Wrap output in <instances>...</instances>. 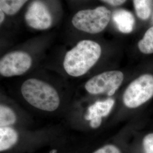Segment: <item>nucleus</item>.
Returning <instances> with one entry per match:
<instances>
[{"label":"nucleus","instance_id":"9d476101","mask_svg":"<svg viewBox=\"0 0 153 153\" xmlns=\"http://www.w3.org/2000/svg\"><path fill=\"white\" fill-rule=\"evenodd\" d=\"M112 20L118 30L123 33H131L135 25V19L133 14L126 9L115 10L112 15Z\"/></svg>","mask_w":153,"mask_h":153},{"label":"nucleus","instance_id":"f8f14e48","mask_svg":"<svg viewBox=\"0 0 153 153\" xmlns=\"http://www.w3.org/2000/svg\"><path fill=\"white\" fill-rule=\"evenodd\" d=\"M29 0H0V10L7 16L17 14Z\"/></svg>","mask_w":153,"mask_h":153},{"label":"nucleus","instance_id":"7ed1b4c3","mask_svg":"<svg viewBox=\"0 0 153 153\" xmlns=\"http://www.w3.org/2000/svg\"><path fill=\"white\" fill-rule=\"evenodd\" d=\"M112 16L111 12L103 6L94 9L77 11L71 19V24L76 30L83 33L97 34L108 26Z\"/></svg>","mask_w":153,"mask_h":153},{"label":"nucleus","instance_id":"ddd939ff","mask_svg":"<svg viewBox=\"0 0 153 153\" xmlns=\"http://www.w3.org/2000/svg\"><path fill=\"white\" fill-rule=\"evenodd\" d=\"M133 5L137 16L146 20L150 16L153 0H133Z\"/></svg>","mask_w":153,"mask_h":153},{"label":"nucleus","instance_id":"a211bd4d","mask_svg":"<svg viewBox=\"0 0 153 153\" xmlns=\"http://www.w3.org/2000/svg\"><path fill=\"white\" fill-rule=\"evenodd\" d=\"M0 15H1V16H0V23H1V25H2L5 21V15H6V14L2 10H0Z\"/></svg>","mask_w":153,"mask_h":153},{"label":"nucleus","instance_id":"1a4fd4ad","mask_svg":"<svg viewBox=\"0 0 153 153\" xmlns=\"http://www.w3.org/2000/svg\"><path fill=\"white\" fill-rule=\"evenodd\" d=\"M20 134L14 126L0 127V152L7 153L16 148Z\"/></svg>","mask_w":153,"mask_h":153},{"label":"nucleus","instance_id":"0eeeda50","mask_svg":"<svg viewBox=\"0 0 153 153\" xmlns=\"http://www.w3.org/2000/svg\"><path fill=\"white\" fill-rule=\"evenodd\" d=\"M28 26L36 30H46L51 27L53 17L46 4L42 0H33L25 14Z\"/></svg>","mask_w":153,"mask_h":153},{"label":"nucleus","instance_id":"39448f33","mask_svg":"<svg viewBox=\"0 0 153 153\" xmlns=\"http://www.w3.org/2000/svg\"><path fill=\"white\" fill-rule=\"evenodd\" d=\"M124 79L123 72L111 71L92 76L85 83L86 92L91 95L106 94L111 97L120 87Z\"/></svg>","mask_w":153,"mask_h":153},{"label":"nucleus","instance_id":"f257e3e1","mask_svg":"<svg viewBox=\"0 0 153 153\" xmlns=\"http://www.w3.org/2000/svg\"><path fill=\"white\" fill-rule=\"evenodd\" d=\"M101 55L100 44L91 40H82L66 52L63 60L64 69L69 76L81 77L97 64Z\"/></svg>","mask_w":153,"mask_h":153},{"label":"nucleus","instance_id":"20e7f679","mask_svg":"<svg viewBox=\"0 0 153 153\" xmlns=\"http://www.w3.org/2000/svg\"><path fill=\"white\" fill-rule=\"evenodd\" d=\"M153 97V76L145 74L138 76L128 86L123 94L124 104L129 108H136Z\"/></svg>","mask_w":153,"mask_h":153},{"label":"nucleus","instance_id":"f3484780","mask_svg":"<svg viewBox=\"0 0 153 153\" xmlns=\"http://www.w3.org/2000/svg\"><path fill=\"white\" fill-rule=\"evenodd\" d=\"M101 1L106 3L109 5L112 6H118L123 5L126 2V0H100Z\"/></svg>","mask_w":153,"mask_h":153},{"label":"nucleus","instance_id":"4468645a","mask_svg":"<svg viewBox=\"0 0 153 153\" xmlns=\"http://www.w3.org/2000/svg\"><path fill=\"white\" fill-rule=\"evenodd\" d=\"M139 50L144 54L153 53V26L146 31L138 43Z\"/></svg>","mask_w":153,"mask_h":153},{"label":"nucleus","instance_id":"2eb2a0df","mask_svg":"<svg viewBox=\"0 0 153 153\" xmlns=\"http://www.w3.org/2000/svg\"><path fill=\"white\" fill-rule=\"evenodd\" d=\"M91 153H122L120 148L114 144H107L94 150Z\"/></svg>","mask_w":153,"mask_h":153},{"label":"nucleus","instance_id":"dca6fc26","mask_svg":"<svg viewBox=\"0 0 153 153\" xmlns=\"http://www.w3.org/2000/svg\"><path fill=\"white\" fill-rule=\"evenodd\" d=\"M142 146L144 153H153V133H149L144 137Z\"/></svg>","mask_w":153,"mask_h":153},{"label":"nucleus","instance_id":"6ab92c4d","mask_svg":"<svg viewBox=\"0 0 153 153\" xmlns=\"http://www.w3.org/2000/svg\"><path fill=\"white\" fill-rule=\"evenodd\" d=\"M152 21H153V18H152Z\"/></svg>","mask_w":153,"mask_h":153},{"label":"nucleus","instance_id":"9b49d317","mask_svg":"<svg viewBox=\"0 0 153 153\" xmlns=\"http://www.w3.org/2000/svg\"><path fill=\"white\" fill-rule=\"evenodd\" d=\"M18 117L16 112L9 105L1 103L0 105V127L14 126Z\"/></svg>","mask_w":153,"mask_h":153},{"label":"nucleus","instance_id":"f03ea898","mask_svg":"<svg viewBox=\"0 0 153 153\" xmlns=\"http://www.w3.org/2000/svg\"><path fill=\"white\" fill-rule=\"evenodd\" d=\"M21 93L28 104L45 112H52L59 109L60 95L48 82L36 78L27 79L22 83Z\"/></svg>","mask_w":153,"mask_h":153},{"label":"nucleus","instance_id":"423d86ee","mask_svg":"<svg viewBox=\"0 0 153 153\" xmlns=\"http://www.w3.org/2000/svg\"><path fill=\"white\" fill-rule=\"evenodd\" d=\"M33 65V58L27 52L13 51L0 60V74L3 77L19 76L27 72Z\"/></svg>","mask_w":153,"mask_h":153},{"label":"nucleus","instance_id":"6e6552de","mask_svg":"<svg viewBox=\"0 0 153 153\" xmlns=\"http://www.w3.org/2000/svg\"><path fill=\"white\" fill-rule=\"evenodd\" d=\"M115 103V100L112 98L95 102L88 105L84 115V119L88 122L91 128H98L102 124L103 117L109 115Z\"/></svg>","mask_w":153,"mask_h":153}]
</instances>
